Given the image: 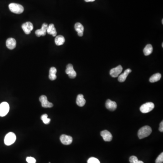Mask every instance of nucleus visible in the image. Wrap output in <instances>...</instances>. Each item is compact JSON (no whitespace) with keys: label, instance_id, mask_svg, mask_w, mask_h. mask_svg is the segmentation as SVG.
Listing matches in <instances>:
<instances>
[{"label":"nucleus","instance_id":"1","mask_svg":"<svg viewBox=\"0 0 163 163\" xmlns=\"http://www.w3.org/2000/svg\"><path fill=\"white\" fill-rule=\"evenodd\" d=\"M151 132L152 129L150 127L148 126H144L139 130L138 136L139 139H142L149 136Z\"/></svg>","mask_w":163,"mask_h":163},{"label":"nucleus","instance_id":"2","mask_svg":"<svg viewBox=\"0 0 163 163\" xmlns=\"http://www.w3.org/2000/svg\"><path fill=\"white\" fill-rule=\"evenodd\" d=\"M9 8L11 12L15 14H21L24 11V7L22 5L17 3H11L9 5Z\"/></svg>","mask_w":163,"mask_h":163},{"label":"nucleus","instance_id":"3","mask_svg":"<svg viewBox=\"0 0 163 163\" xmlns=\"http://www.w3.org/2000/svg\"><path fill=\"white\" fill-rule=\"evenodd\" d=\"M16 137L13 132H10L6 134L4 139V143L6 145H11L16 142Z\"/></svg>","mask_w":163,"mask_h":163},{"label":"nucleus","instance_id":"4","mask_svg":"<svg viewBox=\"0 0 163 163\" xmlns=\"http://www.w3.org/2000/svg\"><path fill=\"white\" fill-rule=\"evenodd\" d=\"M154 105L153 102H149L143 104L140 107L142 113H147L151 112L154 108Z\"/></svg>","mask_w":163,"mask_h":163},{"label":"nucleus","instance_id":"5","mask_svg":"<svg viewBox=\"0 0 163 163\" xmlns=\"http://www.w3.org/2000/svg\"><path fill=\"white\" fill-rule=\"evenodd\" d=\"M10 109L9 104L7 102H3L0 104V117H3L7 115Z\"/></svg>","mask_w":163,"mask_h":163},{"label":"nucleus","instance_id":"6","mask_svg":"<svg viewBox=\"0 0 163 163\" xmlns=\"http://www.w3.org/2000/svg\"><path fill=\"white\" fill-rule=\"evenodd\" d=\"M65 72L70 79H74L77 76L76 72L74 70V67L72 64H68L67 65Z\"/></svg>","mask_w":163,"mask_h":163},{"label":"nucleus","instance_id":"7","mask_svg":"<svg viewBox=\"0 0 163 163\" xmlns=\"http://www.w3.org/2000/svg\"><path fill=\"white\" fill-rule=\"evenodd\" d=\"M39 101L41 103L42 106L44 108H50L53 107V104L48 101L46 96L42 95L39 97Z\"/></svg>","mask_w":163,"mask_h":163},{"label":"nucleus","instance_id":"8","mask_svg":"<svg viewBox=\"0 0 163 163\" xmlns=\"http://www.w3.org/2000/svg\"><path fill=\"white\" fill-rule=\"evenodd\" d=\"M123 68L121 65H118L116 68H113L110 70V74L113 78H117L119 76L122 71Z\"/></svg>","mask_w":163,"mask_h":163},{"label":"nucleus","instance_id":"9","mask_svg":"<svg viewBox=\"0 0 163 163\" xmlns=\"http://www.w3.org/2000/svg\"><path fill=\"white\" fill-rule=\"evenodd\" d=\"M22 28L25 34H30L33 29V25L31 22H26L22 25Z\"/></svg>","mask_w":163,"mask_h":163},{"label":"nucleus","instance_id":"10","mask_svg":"<svg viewBox=\"0 0 163 163\" xmlns=\"http://www.w3.org/2000/svg\"><path fill=\"white\" fill-rule=\"evenodd\" d=\"M48 25L46 23H44L42 26L41 28L40 29L36 30L35 32L36 36L38 37H40L41 36H44L46 35Z\"/></svg>","mask_w":163,"mask_h":163},{"label":"nucleus","instance_id":"11","mask_svg":"<svg viewBox=\"0 0 163 163\" xmlns=\"http://www.w3.org/2000/svg\"><path fill=\"white\" fill-rule=\"evenodd\" d=\"M60 140L63 144L69 145L71 144L73 142V138L66 135H62L60 137Z\"/></svg>","mask_w":163,"mask_h":163},{"label":"nucleus","instance_id":"12","mask_svg":"<svg viewBox=\"0 0 163 163\" xmlns=\"http://www.w3.org/2000/svg\"><path fill=\"white\" fill-rule=\"evenodd\" d=\"M101 136L103 138V139L105 142H111L112 139V134L107 130H104L101 132Z\"/></svg>","mask_w":163,"mask_h":163},{"label":"nucleus","instance_id":"13","mask_svg":"<svg viewBox=\"0 0 163 163\" xmlns=\"http://www.w3.org/2000/svg\"><path fill=\"white\" fill-rule=\"evenodd\" d=\"M106 107L111 111H114L117 108V104L115 102L108 99L106 102Z\"/></svg>","mask_w":163,"mask_h":163},{"label":"nucleus","instance_id":"14","mask_svg":"<svg viewBox=\"0 0 163 163\" xmlns=\"http://www.w3.org/2000/svg\"><path fill=\"white\" fill-rule=\"evenodd\" d=\"M16 42L15 39L10 38L6 40V45L7 48L12 50L16 48Z\"/></svg>","mask_w":163,"mask_h":163},{"label":"nucleus","instance_id":"15","mask_svg":"<svg viewBox=\"0 0 163 163\" xmlns=\"http://www.w3.org/2000/svg\"><path fill=\"white\" fill-rule=\"evenodd\" d=\"M75 30L78 33L79 36H83L84 35V27L80 23H76L74 26Z\"/></svg>","mask_w":163,"mask_h":163},{"label":"nucleus","instance_id":"16","mask_svg":"<svg viewBox=\"0 0 163 163\" xmlns=\"http://www.w3.org/2000/svg\"><path fill=\"white\" fill-rule=\"evenodd\" d=\"M132 70L130 69H128L126 70L123 74H122L119 76L118 78V81L120 82L121 83H122V82H125L126 79H127V77L128 75L132 72Z\"/></svg>","mask_w":163,"mask_h":163},{"label":"nucleus","instance_id":"17","mask_svg":"<svg viewBox=\"0 0 163 163\" xmlns=\"http://www.w3.org/2000/svg\"><path fill=\"white\" fill-rule=\"evenodd\" d=\"M76 103L79 106H84L86 103V100L84 98V96L83 95L79 94L77 96V99H76Z\"/></svg>","mask_w":163,"mask_h":163},{"label":"nucleus","instance_id":"18","mask_svg":"<svg viewBox=\"0 0 163 163\" xmlns=\"http://www.w3.org/2000/svg\"><path fill=\"white\" fill-rule=\"evenodd\" d=\"M47 32L49 34L52 35L53 36H56L57 35V31L53 24H50V25H49Z\"/></svg>","mask_w":163,"mask_h":163},{"label":"nucleus","instance_id":"19","mask_svg":"<svg viewBox=\"0 0 163 163\" xmlns=\"http://www.w3.org/2000/svg\"><path fill=\"white\" fill-rule=\"evenodd\" d=\"M56 73H57V69L55 67H51L49 70V79L51 80H54L57 78L56 76Z\"/></svg>","mask_w":163,"mask_h":163},{"label":"nucleus","instance_id":"20","mask_svg":"<svg viewBox=\"0 0 163 163\" xmlns=\"http://www.w3.org/2000/svg\"><path fill=\"white\" fill-rule=\"evenodd\" d=\"M64 42H65V38L63 36L59 35L55 37V43L56 45L60 46V45H63Z\"/></svg>","mask_w":163,"mask_h":163},{"label":"nucleus","instance_id":"21","mask_svg":"<svg viewBox=\"0 0 163 163\" xmlns=\"http://www.w3.org/2000/svg\"><path fill=\"white\" fill-rule=\"evenodd\" d=\"M145 56L150 55L153 52V47L151 44L146 45L143 50Z\"/></svg>","mask_w":163,"mask_h":163},{"label":"nucleus","instance_id":"22","mask_svg":"<svg viewBox=\"0 0 163 163\" xmlns=\"http://www.w3.org/2000/svg\"><path fill=\"white\" fill-rule=\"evenodd\" d=\"M161 78V74L159 73H157V74H154L153 75L150 79H149V82L150 83H155L156 82L158 81Z\"/></svg>","mask_w":163,"mask_h":163},{"label":"nucleus","instance_id":"23","mask_svg":"<svg viewBox=\"0 0 163 163\" xmlns=\"http://www.w3.org/2000/svg\"><path fill=\"white\" fill-rule=\"evenodd\" d=\"M41 119L42 120L44 123L45 124H49L50 122V119L48 118L47 114H44L42 115L41 117Z\"/></svg>","mask_w":163,"mask_h":163},{"label":"nucleus","instance_id":"24","mask_svg":"<svg viewBox=\"0 0 163 163\" xmlns=\"http://www.w3.org/2000/svg\"><path fill=\"white\" fill-rule=\"evenodd\" d=\"M88 163H100L99 160L94 157H91L88 159Z\"/></svg>","mask_w":163,"mask_h":163},{"label":"nucleus","instance_id":"25","mask_svg":"<svg viewBox=\"0 0 163 163\" xmlns=\"http://www.w3.org/2000/svg\"><path fill=\"white\" fill-rule=\"evenodd\" d=\"M163 153H161L158 157H157L155 160V163H163Z\"/></svg>","mask_w":163,"mask_h":163},{"label":"nucleus","instance_id":"26","mask_svg":"<svg viewBox=\"0 0 163 163\" xmlns=\"http://www.w3.org/2000/svg\"><path fill=\"white\" fill-rule=\"evenodd\" d=\"M138 160L137 158L135 156H131L129 159L130 163H137Z\"/></svg>","mask_w":163,"mask_h":163},{"label":"nucleus","instance_id":"27","mask_svg":"<svg viewBox=\"0 0 163 163\" xmlns=\"http://www.w3.org/2000/svg\"><path fill=\"white\" fill-rule=\"evenodd\" d=\"M28 163H36V160L34 158L32 157H28L26 159Z\"/></svg>","mask_w":163,"mask_h":163},{"label":"nucleus","instance_id":"28","mask_svg":"<svg viewBox=\"0 0 163 163\" xmlns=\"http://www.w3.org/2000/svg\"><path fill=\"white\" fill-rule=\"evenodd\" d=\"M159 131H160L161 132H163V122H160V126H159Z\"/></svg>","mask_w":163,"mask_h":163},{"label":"nucleus","instance_id":"29","mask_svg":"<svg viewBox=\"0 0 163 163\" xmlns=\"http://www.w3.org/2000/svg\"><path fill=\"white\" fill-rule=\"evenodd\" d=\"M86 2H93V1H95V0H84Z\"/></svg>","mask_w":163,"mask_h":163},{"label":"nucleus","instance_id":"30","mask_svg":"<svg viewBox=\"0 0 163 163\" xmlns=\"http://www.w3.org/2000/svg\"><path fill=\"white\" fill-rule=\"evenodd\" d=\"M137 163H144L143 161H141V160H138V162Z\"/></svg>","mask_w":163,"mask_h":163},{"label":"nucleus","instance_id":"31","mask_svg":"<svg viewBox=\"0 0 163 163\" xmlns=\"http://www.w3.org/2000/svg\"><path fill=\"white\" fill-rule=\"evenodd\" d=\"M162 24H163V19H162Z\"/></svg>","mask_w":163,"mask_h":163},{"label":"nucleus","instance_id":"32","mask_svg":"<svg viewBox=\"0 0 163 163\" xmlns=\"http://www.w3.org/2000/svg\"><path fill=\"white\" fill-rule=\"evenodd\" d=\"M162 47H163V43H162Z\"/></svg>","mask_w":163,"mask_h":163}]
</instances>
